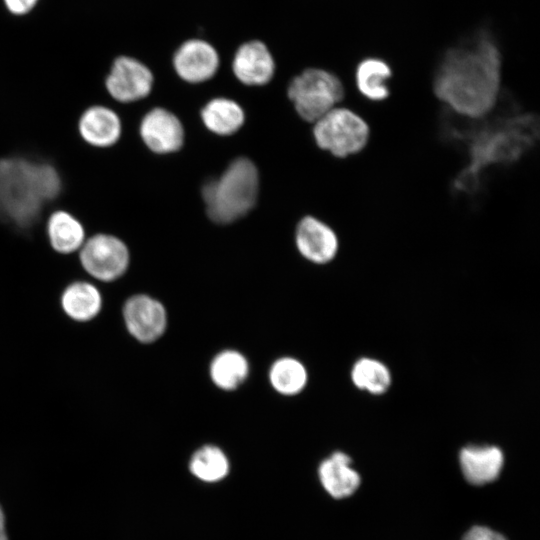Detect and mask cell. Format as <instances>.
I'll return each mask as SVG.
<instances>
[{
	"mask_svg": "<svg viewBox=\"0 0 540 540\" xmlns=\"http://www.w3.org/2000/svg\"><path fill=\"white\" fill-rule=\"evenodd\" d=\"M392 70L389 64L380 58L369 57L360 61L355 70V82L358 91L370 101H383L390 94L389 80Z\"/></svg>",
	"mask_w": 540,
	"mask_h": 540,
	"instance_id": "18",
	"label": "cell"
},
{
	"mask_svg": "<svg viewBox=\"0 0 540 540\" xmlns=\"http://www.w3.org/2000/svg\"><path fill=\"white\" fill-rule=\"evenodd\" d=\"M61 306L71 319L85 322L98 315L102 307V297L93 284L76 281L63 291Z\"/></svg>",
	"mask_w": 540,
	"mask_h": 540,
	"instance_id": "19",
	"label": "cell"
},
{
	"mask_svg": "<svg viewBox=\"0 0 540 540\" xmlns=\"http://www.w3.org/2000/svg\"><path fill=\"white\" fill-rule=\"evenodd\" d=\"M0 540H8L4 512L0 506Z\"/></svg>",
	"mask_w": 540,
	"mask_h": 540,
	"instance_id": "27",
	"label": "cell"
},
{
	"mask_svg": "<svg viewBox=\"0 0 540 540\" xmlns=\"http://www.w3.org/2000/svg\"><path fill=\"white\" fill-rule=\"evenodd\" d=\"M6 8L16 15H23L31 11L38 0H3Z\"/></svg>",
	"mask_w": 540,
	"mask_h": 540,
	"instance_id": "26",
	"label": "cell"
},
{
	"mask_svg": "<svg viewBox=\"0 0 540 540\" xmlns=\"http://www.w3.org/2000/svg\"><path fill=\"white\" fill-rule=\"evenodd\" d=\"M350 463L351 458L347 454L336 451L324 459L318 468L322 486L336 499L352 495L360 485V476Z\"/></svg>",
	"mask_w": 540,
	"mask_h": 540,
	"instance_id": "17",
	"label": "cell"
},
{
	"mask_svg": "<svg viewBox=\"0 0 540 540\" xmlns=\"http://www.w3.org/2000/svg\"><path fill=\"white\" fill-rule=\"evenodd\" d=\"M249 363L237 350L227 349L219 352L209 366L211 381L219 389L231 391L239 388L247 379Z\"/></svg>",
	"mask_w": 540,
	"mask_h": 540,
	"instance_id": "20",
	"label": "cell"
},
{
	"mask_svg": "<svg viewBox=\"0 0 540 540\" xmlns=\"http://www.w3.org/2000/svg\"><path fill=\"white\" fill-rule=\"evenodd\" d=\"M153 85L151 68L144 61L127 54H120L112 60L104 78L109 98L123 106L145 99Z\"/></svg>",
	"mask_w": 540,
	"mask_h": 540,
	"instance_id": "8",
	"label": "cell"
},
{
	"mask_svg": "<svg viewBox=\"0 0 540 540\" xmlns=\"http://www.w3.org/2000/svg\"><path fill=\"white\" fill-rule=\"evenodd\" d=\"M441 134L467 153L466 166L454 178L453 190L475 195L482 189L486 170L512 165L534 147L539 138V120L502 94L494 109L480 118L461 117L446 110Z\"/></svg>",
	"mask_w": 540,
	"mask_h": 540,
	"instance_id": "1",
	"label": "cell"
},
{
	"mask_svg": "<svg viewBox=\"0 0 540 540\" xmlns=\"http://www.w3.org/2000/svg\"><path fill=\"white\" fill-rule=\"evenodd\" d=\"M313 136L321 149L344 158L365 148L370 129L366 121L352 110L335 107L314 122Z\"/></svg>",
	"mask_w": 540,
	"mask_h": 540,
	"instance_id": "6",
	"label": "cell"
},
{
	"mask_svg": "<svg viewBox=\"0 0 540 540\" xmlns=\"http://www.w3.org/2000/svg\"><path fill=\"white\" fill-rule=\"evenodd\" d=\"M62 189V178L51 163L20 155L0 157V224L24 233L44 229Z\"/></svg>",
	"mask_w": 540,
	"mask_h": 540,
	"instance_id": "3",
	"label": "cell"
},
{
	"mask_svg": "<svg viewBox=\"0 0 540 540\" xmlns=\"http://www.w3.org/2000/svg\"><path fill=\"white\" fill-rule=\"evenodd\" d=\"M171 65L180 79L197 84L208 81L217 74L221 57L218 50L207 40L189 38L173 51Z\"/></svg>",
	"mask_w": 540,
	"mask_h": 540,
	"instance_id": "9",
	"label": "cell"
},
{
	"mask_svg": "<svg viewBox=\"0 0 540 540\" xmlns=\"http://www.w3.org/2000/svg\"><path fill=\"white\" fill-rule=\"evenodd\" d=\"M77 132L88 146L95 149H109L121 139L123 123L114 108L94 104L80 114L77 121Z\"/></svg>",
	"mask_w": 540,
	"mask_h": 540,
	"instance_id": "13",
	"label": "cell"
},
{
	"mask_svg": "<svg viewBox=\"0 0 540 540\" xmlns=\"http://www.w3.org/2000/svg\"><path fill=\"white\" fill-rule=\"evenodd\" d=\"M295 243L299 253L315 264H326L332 261L339 247L334 230L312 216L302 218L297 224Z\"/></svg>",
	"mask_w": 540,
	"mask_h": 540,
	"instance_id": "14",
	"label": "cell"
},
{
	"mask_svg": "<svg viewBox=\"0 0 540 540\" xmlns=\"http://www.w3.org/2000/svg\"><path fill=\"white\" fill-rule=\"evenodd\" d=\"M269 382L272 388L281 395H297L307 385V369L296 358L281 357L274 361L269 369Z\"/></svg>",
	"mask_w": 540,
	"mask_h": 540,
	"instance_id": "22",
	"label": "cell"
},
{
	"mask_svg": "<svg viewBox=\"0 0 540 540\" xmlns=\"http://www.w3.org/2000/svg\"><path fill=\"white\" fill-rule=\"evenodd\" d=\"M138 134L143 144L156 154L176 152L184 142V129L180 120L161 107H155L143 115L138 125Z\"/></svg>",
	"mask_w": 540,
	"mask_h": 540,
	"instance_id": "12",
	"label": "cell"
},
{
	"mask_svg": "<svg viewBox=\"0 0 540 540\" xmlns=\"http://www.w3.org/2000/svg\"><path fill=\"white\" fill-rule=\"evenodd\" d=\"M191 473L205 482H217L229 472V461L217 446L205 445L194 452L190 459Z\"/></svg>",
	"mask_w": 540,
	"mask_h": 540,
	"instance_id": "24",
	"label": "cell"
},
{
	"mask_svg": "<svg viewBox=\"0 0 540 540\" xmlns=\"http://www.w3.org/2000/svg\"><path fill=\"white\" fill-rule=\"evenodd\" d=\"M82 269L102 282L122 277L130 264V250L124 240L110 233L89 235L78 251Z\"/></svg>",
	"mask_w": 540,
	"mask_h": 540,
	"instance_id": "7",
	"label": "cell"
},
{
	"mask_svg": "<svg viewBox=\"0 0 540 540\" xmlns=\"http://www.w3.org/2000/svg\"><path fill=\"white\" fill-rule=\"evenodd\" d=\"M501 68L497 43L481 31L444 53L435 70L433 91L451 113L480 118L494 109L502 95Z\"/></svg>",
	"mask_w": 540,
	"mask_h": 540,
	"instance_id": "2",
	"label": "cell"
},
{
	"mask_svg": "<svg viewBox=\"0 0 540 540\" xmlns=\"http://www.w3.org/2000/svg\"><path fill=\"white\" fill-rule=\"evenodd\" d=\"M344 87L329 70L308 67L295 75L287 88L289 99L298 115L315 122L336 107L344 97Z\"/></svg>",
	"mask_w": 540,
	"mask_h": 540,
	"instance_id": "5",
	"label": "cell"
},
{
	"mask_svg": "<svg viewBox=\"0 0 540 540\" xmlns=\"http://www.w3.org/2000/svg\"><path fill=\"white\" fill-rule=\"evenodd\" d=\"M230 68L235 78L247 86H263L275 76L277 63L269 47L261 40L241 43L234 51Z\"/></svg>",
	"mask_w": 540,
	"mask_h": 540,
	"instance_id": "11",
	"label": "cell"
},
{
	"mask_svg": "<svg viewBox=\"0 0 540 540\" xmlns=\"http://www.w3.org/2000/svg\"><path fill=\"white\" fill-rule=\"evenodd\" d=\"M200 115L207 129L221 136L234 134L245 121L241 106L228 98L212 99L202 108Z\"/></svg>",
	"mask_w": 540,
	"mask_h": 540,
	"instance_id": "21",
	"label": "cell"
},
{
	"mask_svg": "<svg viewBox=\"0 0 540 540\" xmlns=\"http://www.w3.org/2000/svg\"><path fill=\"white\" fill-rule=\"evenodd\" d=\"M351 380L360 390L373 395L385 393L391 385V373L381 361L363 357L351 369Z\"/></svg>",
	"mask_w": 540,
	"mask_h": 540,
	"instance_id": "23",
	"label": "cell"
},
{
	"mask_svg": "<svg viewBox=\"0 0 540 540\" xmlns=\"http://www.w3.org/2000/svg\"><path fill=\"white\" fill-rule=\"evenodd\" d=\"M462 540H507L500 533L484 526H474L469 529Z\"/></svg>",
	"mask_w": 540,
	"mask_h": 540,
	"instance_id": "25",
	"label": "cell"
},
{
	"mask_svg": "<svg viewBox=\"0 0 540 540\" xmlns=\"http://www.w3.org/2000/svg\"><path fill=\"white\" fill-rule=\"evenodd\" d=\"M123 318L129 334L141 343L155 342L167 327L164 305L146 294H136L126 300Z\"/></svg>",
	"mask_w": 540,
	"mask_h": 540,
	"instance_id": "10",
	"label": "cell"
},
{
	"mask_svg": "<svg viewBox=\"0 0 540 540\" xmlns=\"http://www.w3.org/2000/svg\"><path fill=\"white\" fill-rule=\"evenodd\" d=\"M45 235L51 250L61 256H71L80 250L87 233L83 223L71 212L53 209L46 217Z\"/></svg>",
	"mask_w": 540,
	"mask_h": 540,
	"instance_id": "15",
	"label": "cell"
},
{
	"mask_svg": "<svg viewBox=\"0 0 540 540\" xmlns=\"http://www.w3.org/2000/svg\"><path fill=\"white\" fill-rule=\"evenodd\" d=\"M459 462L465 479L473 485L494 481L500 474L504 456L496 446H466L459 454Z\"/></svg>",
	"mask_w": 540,
	"mask_h": 540,
	"instance_id": "16",
	"label": "cell"
},
{
	"mask_svg": "<svg viewBox=\"0 0 540 540\" xmlns=\"http://www.w3.org/2000/svg\"><path fill=\"white\" fill-rule=\"evenodd\" d=\"M259 173L248 158L239 157L215 179L202 188L206 212L218 224L232 223L256 205L259 194Z\"/></svg>",
	"mask_w": 540,
	"mask_h": 540,
	"instance_id": "4",
	"label": "cell"
}]
</instances>
